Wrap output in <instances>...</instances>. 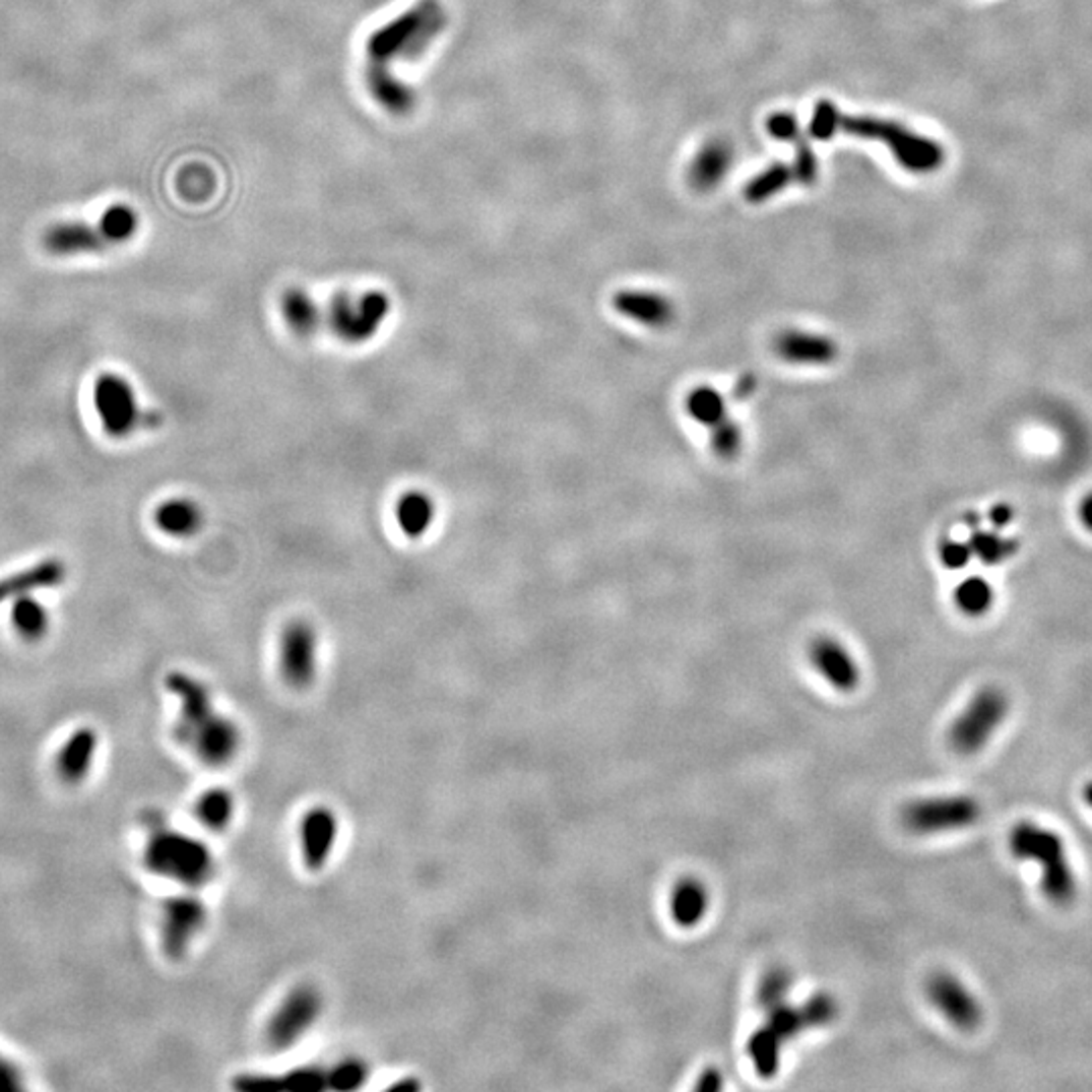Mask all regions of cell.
Here are the masks:
<instances>
[{
	"label": "cell",
	"instance_id": "cell-14",
	"mask_svg": "<svg viewBox=\"0 0 1092 1092\" xmlns=\"http://www.w3.org/2000/svg\"><path fill=\"white\" fill-rule=\"evenodd\" d=\"M773 348L781 361L795 367H828L840 357V346L834 338L799 328L779 332Z\"/></svg>",
	"mask_w": 1092,
	"mask_h": 1092
},
{
	"label": "cell",
	"instance_id": "cell-34",
	"mask_svg": "<svg viewBox=\"0 0 1092 1092\" xmlns=\"http://www.w3.org/2000/svg\"><path fill=\"white\" fill-rule=\"evenodd\" d=\"M801 1010L810 1030L830 1026L840 1016V1004L832 993H816L801 1006Z\"/></svg>",
	"mask_w": 1092,
	"mask_h": 1092
},
{
	"label": "cell",
	"instance_id": "cell-4",
	"mask_svg": "<svg viewBox=\"0 0 1092 1092\" xmlns=\"http://www.w3.org/2000/svg\"><path fill=\"white\" fill-rule=\"evenodd\" d=\"M445 26V12L437 0H424L393 22L375 30L367 43L369 69H383L424 53Z\"/></svg>",
	"mask_w": 1092,
	"mask_h": 1092
},
{
	"label": "cell",
	"instance_id": "cell-19",
	"mask_svg": "<svg viewBox=\"0 0 1092 1092\" xmlns=\"http://www.w3.org/2000/svg\"><path fill=\"white\" fill-rule=\"evenodd\" d=\"M203 522L201 506L189 498H171L154 510L156 528L171 538H191L201 532Z\"/></svg>",
	"mask_w": 1092,
	"mask_h": 1092
},
{
	"label": "cell",
	"instance_id": "cell-11",
	"mask_svg": "<svg viewBox=\"0 0 1092 1092\" xmlns=\"http://www.w3.org/2000/svg\"><path fill=\"white\" fill-rule=\"evenodd\" d=\"M279 671L287 686L306 690L318 673V634L306 620L290 622L279 638Z\"/></svg>",
	"mask_w": 1092,
	"mask_h": 1092
},
{
	"label": "cell",
	"instance_id": "cell-24",
	"mask_svg": "<svg viewBox=\"0 0 1092 1092\" xmlns=\"http://www.w3.org/2000/svg\"><path fill=\"white\" fill-rule=\"evenodd\" d=\"M10 624L24 642H39L49 632V614L41 601L30 595H20L12 599Z\"/></svg>",
	"mask_w": 1092,
	"mask_h": 1092
},
{
	"label": "cell",
	"instance_id": "cell-1",
	"mask_svg": "<svg viewBox=\"0 0 1092 1092\" xmlns=\"http://www.w3.org/2000/svg\"><path fill=\"white\" fill-rule=\"evenodd\" d=\"M167 688L181 702L175 738L209 767L229 765L241 749V732L231 718L218 714L209 688L183 671H173Z\"/></svg>",
	"mask_w": 1092,
	"mask_h": 1092
},
{
	"label": "cell",
	"instance_id": "cell-27",
	"mask_svg": "<svg viewBox=\"0 0 1092 1092\" xmlns=\"http://www.w3.org/2000/svg\"><path fill=\"white\" fill-rule=\"evenodd\" d=\"M686 411L700 426L712 428L714 424L726 417V403L716 389L702 385L688 393Z\"/></svg>",
	"mask_w": 1092,
	"mask_h": 1092
},
{
	"label": "cell",
	"instance_id": "cell-33",
	"mask_svg": "<svg viewBox=\"0 0 1092 1092\" xmlns=\"http://www.w3.org/2000/svg\"><path fill=\"white\" fill-rule=\"evenodd\" d=\"M708 434H710L712 451L722 459L734 457L743 447V432L738 424L732 422L728 415L720 420L718 424H714L712 428H708Z\"/></svg>",
	"mask_w": 1092,
	"mask_h": 1092
},
{
	"label": "cell",
	"instance_id": "cell-7",
	"mask_svg": "<svg viewBox=\"0 0 1092 1092\" xmlns=\"http://www.w3.org/2000/svg\"><path fill=\"white\" fill-rule=\"evenodd\" d=\"M981 806L969 795L916 799L900 810V824L918 836L963 830L979 822Z\"/></svg>",
	"mask_w": 1092,
	"mask_h": 1092
},
{
	"label": "cell",
	"instance_id": "cell-16",
	"mask_svg": "<svg viewBox=\"0 0 1092 1092\" xmlns=\"http://www.w3.org/2000/svg\"><path fill=\"white\" fill-rule=\"evenodd\" d=\"M614 306L624 318L648 328H665L676 318L669 298L648 290H624L614 298Z\"/></svg>",
	"mask_w": 1092,
	"mask_h": 1092
},
{
	"label": "cell",
	"instance_id": "cell-21",
	"mask_svg": "<svg viewBox=\"0 0 1092 1092\" xmlns=\"http://www.w3.org/2000/svg\"><path fill=\"white\" fill-rule=\"evenodd\" d=\"M437 510L434 498L422 490H409L401 494L395 504V520L401 532L409 538H422L430 532Z\"/></svg>",
	"mask_w": 1092,
	"mask_h": 1092
},
{
	"label": "cell",
	"instance_id": "cell-26",
	"mask_svg": "<svg viewBox=\"0 0 1092 1092\" xmlns=\"http://www.w3.org/2000/svg\"><path fill=\"white\" fill-rule=\"evenodd\" d=\"M233 812H235V801L227 789L205 791L195 806L197 820L201 822V826H205L211 832H222L231 824Z\"/></svg>",
	"mask_w": 1092,
	"mask_h": 1092
},
{
	"label": "cell",
	"instance_id": "cell-5",
	"mask_svg": "<svg viewBox=\"0 0 1092 1092\" xmlns=\"http://www.w3.org/2000/svg\"><path fill=\"white\" fill-rule=\"evenodd\" d=\"M1008 712L1010 700L1006 692L995 686H985L953 720L947 734L949 747L963 757L979 753L1004 724Z\"/></svg>",
	"mask_w": 1092,
	"mask_h": 1092
},
{
	"label": "cell",
	"instance_id": "cell-23",
	"mask_svg": "<svg viewBox=\"0 0 1092 1092\" xmlns=\"http://www.w3.org/2000/svg\"><path fill=\"white\" fill-rule=\"evenodd\" d=\"M108 241L100 233V229H93L83 222H65L53 227L45 235V247L53 255H79V253H91L106 245Z\"/></svg>",
	"mask_w": 1092,
	"mask_h": 1092
},
{
	"label": "cell",
	"instance_id": "cell-25",
	"mask_svg": "<svg viewBox=\"0 0 1092 1092\" xmlns=\"http://www.w3.org/2000/svg\"><path fill=\"white\" fill-rule=\"evenodd\" d=\"M783 1040L765 1024L755 1030L747 1044V1054L761 1079H773L779 1073Z\"/></svg>",
	"mask_w": 1092,
	"mask_h": 1092
},
{
	"label": "cell",
	"instance_id": "cell-8",
	"mask_svg": "<svg viewBox=\"0 0 1092 1092\" xmlns=\"http://www.w3.org/2000/svg\"><path fill=\"white\" fill-rule=\"evenodd\" d=\"M93 407L106 436L126 439L142 422V409L132 383L118 373H102L93 381Z\"/></svg>",
	"mask_w": 1092,
	"mask_h": 1092
},
{
	"label": "cell",
	"instance_id": "cell-37",
	"mask_svg": "<svg viewBox=\"0 0 1092 1092\" xmlns=\"http://www.w3.org/2000/svg\"><path fill=\"white\" fill-rule=\"evenodd\" d=\"M24 1087V1077L18 1065H14L8 1056L0 1054V1092L22 1091Z\"/></svg>",
	"mask_w": 1092,
	"mask_h": 1092
},
{
	"label": "cell",
	"instance_id": "cell-40",
	"mask_svg": "<svg viewBox=\"0 0 1092 1092\" xmlns=\"http://www.w3.org/2000/svg\"><path fill=\"white\" fill-rule=\"evenodd\" d=\"M1081 520L1089 530H1092V494L1087 496L1081 504Z\"/></svg>",
	"mask_w": 1092,
	"mask_h": 1092
},
{
	"label": "cell",
	"instance_id": "cell-29",
	"mask_svg": "<svg viewBox=\"0 0 1092 1092\" xmlns=\"http://www.w3.org/2000/svg\"><path fill=\"white\" fill-rule=\"evenodd\" d=\"M991 601H993L991 585L979 577L967 579L955 589V605L961 614L969 618H979L987 614L991 607Z\"/></svg>",
	"mask_w": 1092,
	"mask_h": 1092
},
{
	"label": "cell",
	"instance_id": "cell-18",
	"mask_svg": "<svg viewBox=\"0 0 1092 1092\" xmlns=\"http://www.w3.org/2000/svg\"><path fill=\"white\" fill-rule=\"evenodd\" d=\"M67 567L59 559H45L28 569L0 579V605L39 589H51L65 581Z\"/></svg>",
	"mask_w": 1092,
	"mask_h": 1092
},
{
	"label": "cell",
	"instance_id": "cell-35",
	"mask_svg": "<svg viewBox=\"0 0 1092 1092\" xmlns=\"http://www.w3.org/2000/svg\"><path fill=\"white\" fill-rule=\"evenodd\" d=\"M367 1081V1067L361 1061H346L328 1073V1089L352 1091Z\"/></svg>",
	"mask_w": 1092,
	"mask_h": 1092
},
{
	"label": "cell",
	"instance_id": "cell-31",
	"mask_svg": "<svg viewBox=\"0 0 1092 1092\" xmlns=\"http://www.w3.org/2000/svg\"><path fill=\"white\" fill-rule=\"evenodd\" d=\"M783 1042L791 1040V1038H797L804 1030H810L808 1028V1022H806V1016H804V1010L801 1006L795 1008V1006H789L787 1002L775 1006L773 1010L767 1012V1022H765Z\"/></svg>",
	"mask_w": 1092,
	"mask_h": 1092
},
{
	"label": "cell",
	"instance_id": "cell-3",
	"mask_svg": "<svg viewBox=\"0 0 1092 1092\" xmlns=\"http://www.w3.org/2000/svg\"><path fill=\"white\" fill-rule=\"evenodd\" d=\"M1012 854L1018 860L1036 862L1040 869V884L1050 902L1065 906L1077 896V874L1071 864L1063 836L1040 824L1022 822L1010 836Z\"/></svg>",
	"mask_w": 1092,
	"mask_h": 1092
},
{
	"label": "cell",
	"instance_id": "cell-41",
	"mask_svg": "<svg viewBox=\"0 0 1092 1092\" xmlns=\"http://www.w3.org/2000/svg\"><path fill=\"white\" fill-rule=\"evenodd\" d=\"M1085 801H1087V806L1092 810V783H1089V785L1085 787Z\"/></svg>",
	"mask_w": 1092,
	"mask_h": 1092
},
{
	"label": "cell",
	"instance_id": "cell-13",
	"mask_svg": "<svg viewBox=\"0 0 1092 1092\" xmlns=\"http://www.w3.org/2000/svg\"><path fill=\"white\" fill-rule=\"evenodd\" d=\"M808 655L814 667L818 669V673L838 692L848 694L860 686V680H862L860 665L856 663L850 650L836 638H830V636L816 638L808 650Z\"/></svg>",
	"mask_w": 1092,
	"mask_h": 1092
},
{
	"label": "cell",
	"instance_id": "cell-10",
	"mask_svg": "<svg viewBox=\"0 0 1092 1092\" xmlns=\"http://www.w3.org/2000/svg\"><path fill=\"white\" fill-rule=\"evenodd\" d=\"M322 1014V995L312 985H298L273 1012L267 1024V1042L273 1050L296 1046Z\"/></svg>",
	"mask_w": 1092,
	"mask_h": 1092
},
{
	"label": "cell",
	"instance_id": "cell-17",
	"mask_svg": "<svg viewBox=\"0 0 1092 1092\" xmlns=\"http://www.w3.org/2000/svg\"><path fill=\"white\" fill-rule=\"evenodd\" d=\"M98 751V732L89 726H81L63 743L57 753L55 769L63 783L77 785L81 783L93 765Z\"/></svg>",
	"mask_w": 1092,
	"mask_h": 1092
},
{
	"label": "cell",
	"instance_id": "cell-32",
	"mask_svg": "<svg viewBox=\"0 0 1092 1092\" xmlns=\"http://www.w3.org/2000/svg\"><path fill=\"white\" fill-rule=\"evenodd\" d=\"M98 229H100V233L104 235L106 241L122 243V241H126V239H130L134 235L136 215H134L132 209H128L124 205L110 207L100 218Z\"/></svg>",
	"mask_w": 1092,
	"mask_h": 1092
},
{
	"label": "cell",
	"instance_id": "cell-9",
	"mask_svg": "<svg viewBox=\"0 0 1092 1092\" xmlns=\"http://www.w3.org/2000/svg\"><path fill=\"white\" fill-rule=\"evenodd\" d=\"M209 918L205 902L197 894L171 896L160 906V945L169 959H183Z\"/></svg>",
	"mask_w": 1092,
	"mask_h": 1092
},
{
	"label": "cell",
	"instance_id": "cell-30",
	"mask_svg": "<svg viewBox=\"0 0 1092 1092\" xmlns=\"http://www.w3.org/2000/svg\"><path fill=\"white\" fill-rule=\"evenodd\" d=\"M793 985V977L785 967H773L769 969L757 987V1006L767 1014L775 1006L783 1004L789 989Z\"/></svg>",
	"mask_w": 1092,
	"mask_h": 1092
},
{
	"label": "cell",
	"instance_id": "cell-36",
	"mask_svg": "<svg viewBox=\"0 0 1092 1092\" xmlns=\"http://www.w3.org/2000/svg\"><path fill=\"white\" fill-rule=\"evenodd\" d=\"M939 557H941V563L949 569H963L969 561H971V549L967 542H957V540H943L941 547H939Z\"/></svg>",
	"mask_w": 1092,
	"mask_h": 1092
},
{
	"label": "cell",
	"instance_id": "cell-6",
	"mask_svg": "<svg viewBox=\"0 0 1092 1092\" xmlns=\"http://www.w3.org/2000/svg\"><path fill=\"white\" fill-rule=\"evenodd\" d=\"M391 314V300L383 292L338 294L328 310L332 334L346 344H365L373 340Z\"/></svg>",
	"mask_w": 1092,
	"mask_h": 1092
},
{
	"label": "cell",
	"instance_id": "cell-22",
	"mask_svg": "<svg viewBox=\"0 0 1092 1092\" xmlns=\"http://www.w3.org/2000/svg\"><path fill=\"white\" fill-rule=\"evenodd\" d=\"M710 898L706 886L696 878H682L671 890L669 896V912L678 926L692 928L696 926L706 910H708Z\"/></svg>",
	"mask_w": 1092,
	"mask_h": 1092
},
{
	"label": "cell",
	"instance_id": "cell-12",
	"mask_svg": "<svg viewBox=\"0 0 1092 1092\" xmlns=\"http://www.w3.org/2000/svg\"><path fill=\"white\" fill-rule=\"evenodd\" d=\"M926 995L939 1014L963 1032H973L983 1022L977 998L951 973L937 971L926 981Z\"/></svg>",
	"mask_w": 1092,
	"mask_h": 1092
},
{
	"label": "cell",
	"instance_id": "cell-2",
	"mask_svg": "<svg viewBox=\"0 0 1092 1092\" xmlns=\"http://www.w3.org/2000/svg\"><path fill=\"white\" fill-rule=\"evenodd\" d=\"M144 826V869L158 878L173 880L189 890H199L215 878L213 852L197 838L173 830L160 814H146Z\"/></svg>",
	"mask_w": 1092,
	"mask_h": 1092
},
{
	"label": "cell",
	"instance_id": "cell-39",
	"mask_svg": "<svg viewBox=\"0 0 1092 1092\" xmlns=\"http://www.w3.org/2000/svg\"><path fill=\"white\" fill-rule=\"evenodd\" d=\"M989 520L993 522V526L1004 528V526L1012 520V510H1010L1008 506H995V508L989 512Z\"/></svg>",
	"mask_w": 1092,
	"mask_h": 1092
},
{
	"label": "cell",
	"instance_id": "cell-38",
	"mask_svg": "<svg viewBox=\"0 0 1092 1092\" xmlns=\"http://www.w3.org/2000/svg\"><path fill=\"white\" fill-rule=\"evenodd\" d=\"M722 1087H724V1079L718 1069H706L694 1085V1089L698 1092H716Z\"/></svg>",
	"mask_w": 1092,
	"mask_h": 1092
},
{
	"label": "cell",
	"instance_id": "cell-20",
	"mask_svg": "<svg viewBox=\"0 0 1092 1092\" xmlns=\"http://www.w3.org/2000/svg\"><path fill=\"white\" fill-rule=\"evenodd\" d=\"M281 318L290 332L298 338H312L318 334L324 314L316 300L300 287H292L281 298Z\"/></svg>",
	"mask_w": 1092,
	"mask_h": 1092
},
{
	"label": "cell",
	"instance_id": "cell-28",
	"mask_svg": "<svg viewBox=\"0 0 1092 1092\" xmlns=\"http://www.w3.org/2000/svg\"><path fill=\"white\" fill-rule=\"evenodd\" d=\"M969 549H971V555L977 557L981 563L985 565H998V563H1004L1008 561L1016 551H1018V542L1016 540H1008V538H1002L998 536L995 532H985V530H979L977 526H973V532L967 540Z\"/></svg>",
	"mask_w": 1092,
	"mask_h": 1092
},
{
	"label": "cell",
	"instance_id": "cell-15",
	"mask_svg": "<svg viewBox=\"0 0 1092 1092\" xmlns=\"http://www.w3.org/2000/svg\"><path fill=\"white\" fill-rule=\"evenodd\" d=\"M338 838V820L328 808L310 810L300 826V848L306 869L322 871Z\"/></svg>",
	"mask_w": 1092,
	"mask_h": 1092
}]
</instances>
